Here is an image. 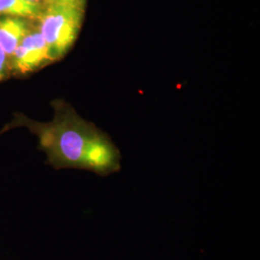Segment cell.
<instances>
[{
	"label": "cell",
	"instance_id": "cell-1",
	"mask_svg": "<svg viewBox=\"0 0 260 260\" xmlns=\"http://www.w3.org/2000/svg\"><path fill=\"white\" fill-rule=\"evenodd\" d=\"M32 127L55 169H81L103 177L121 170V152L110 137L74 112L62 110L54 121Z\"/></svg>",
	"mask_w": 260,
	"mask_h": 260
},
{
	"label": "cell",
	"instance_id": "cell-2",
	"mask_svg": "<svg viewBox=\"0 0 260 260\" xmlns=\"http://www.w3.org/2000/svg\"><path fill=\"white\" fill-rule=\"evenodd\" d=\"M83 2L48 3L38 17L39 31L47 43L51 61L65 55L78 36L83 19Z\"/></svg>",
	"mask_w": 260,
	"mask_h": 260
},
{
	"label": "cell",
	"instance_id": "cell-3",
	"mask_svg": "<svg viewBox=\"0 0 260 260\" xmlns=\"http://www.w3.org/2000/svg\"><path fill=\"white\" fill-rule=\"evenodd\" d=\"M12 57L15 70L20 74L33 72L51 61L47 43L39 30H29Z\"/></svg>",
	"mask_w": 260,
	"mask_h": 260
},
{
	"label": "cell",
	"instance_id": "cell-4",
	"mask_svg": "<svg viewBox=\"0 0 260 260\" xmlns=\"http://www.w3.org/2000/svg\"><path fill=\"white\" fill-rule=\"evenodd\" d=\"M28 32L27 23L22 18L7 17L0 19V47L6 55L14 54Z\"/></svg>",
	"mask_w": 260,
	"mask_h": 260
},
{
	"label": "cell",
	"instance_id": "cell-5",
	"mask_svg": "<svg viewBox=\"0 0 260 260\" xmlns=\"http://www.w3.org/2000/svg\"><path fill=\"white\" fill-rule=\"evenodd\" d=\"M43 8L40 3L29 0H0V15L18 18H37Z\"/></svg>",
	"mask_w": 260,
	"mask_h": 260
},
{
	"label": "cell",
	"instance_id": "cell-6",
	"mask_svg": "<svg viewBox=\"0 0 260 260\" xmlns=\"http://www.w3.org/2000/svg\"><path fill=\"white\" fill-rule=\"evenodd\" d=\"M6 66H7V55L0 47V80L4 77L6 73Z\"/></svg>",
	"mask_w": 260,
	"mask_h": 260
},
{
	"label": "cell",
	"instance_id": "cell-7",
	"mask_svg": "<svg viewBox=\"0 0 260 260\" xmlns=\"http://www.w3.org/2000/svg\"><path fill=\"white\" fill-rule=\"evenodd\" d=\"M82 0H47L48 3H54V2H59V3H72V2H78Z\"/></svg>",
	"mask_w": 260,
	"mask_h": 260
},
{
	"label": "cell",
	"instance_id": "cell-8",
	"mask_svg": "<svg viewBox=\"0 0 260 260\" xmlns=\"http://www.w3.org/2000/svg\"><path fill=\"white\" fill-rule=\"evenodd\" d=\"M29 1H33V2H36V3H40L41 0H29Z\"/></svg>",
	"mask_w": 260,
	"mask_h": 260
}]
</instances>
